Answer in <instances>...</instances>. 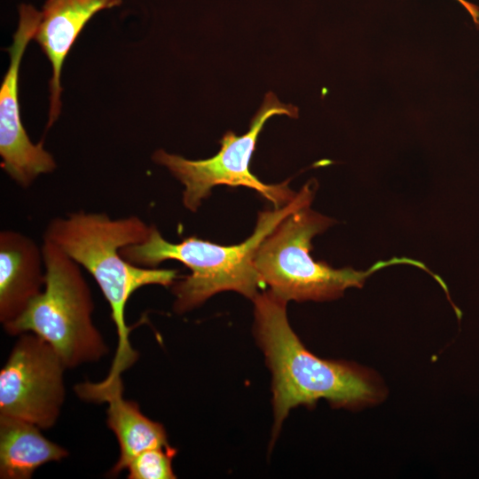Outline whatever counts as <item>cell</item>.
Here are the masks:
<instances>
[{
  "instance_id": "cell-12",
  "label": "cell",
  "mask_w": 479,
  "mask_h": 479,
  "mask_svg": "<svg viewBox=\"0 0 479 479\" xmlns=\"http://www.w3.org/2000/svg\"><path fill=\"white\" fill-rule=\"evenodd\" d=\"M28 421L0 415V478L29 479L41 466L68 456Z\"/></svg>"
},
{
  "instance_id": "cell-2",
  "label": "cell",
  "mask_w": 479,
  "mask_h": 479,
  "mask_svg": "<svg viewBox=\"0 0 479 479\" xmlns=\"http://www.w3.org/2000/svg\"><path fill=\"white\" fill-rule=\"evenodd\" d=\"M252 301L255 335L272 374V440L298 405L324 398L336 406L354 407L381 397L379 383L366 370L318 358L306 349L288 323L287 302L270 290Z\"/></svg>"
},
{
  "instance_id": "cell-8",
  "label": "cell",
  "mask_w": 479,
  "mask_h": 479,
  "mask_svg": "<svg viewBox=\"0 0 479 479\" xmlns=\"http://www.w3.org/2000/svg\"><path fill=\"white\" fill-rule=\"evenodd\" d=\"M39 11L29 4L19 6V22L8 49L9 67L0 87L1 167L19 185L27 188L42 174L52 172L57 165L43 148V141L34 144L23 126L19 102V72L27 46L34 38Z\"/></svg>"
},
{
  "instance_id": "cell-14",
  "label": "cell",
  "mask_w": 479,
  "mask_h": 479,
  "mask_svg": "<svg viewBox=\"0 0 479 479\" xmlns=\"http://www.w3.org/2000/svg\"><path fill=\"white\" fill-rule=\"evenodd\" d=\"M470 14L474 22L479 24V8L466 0H457Z\"/></svg>"
},
{
  "instance_id": "cell-5",
  "label": "cell",
  "mask_w": 479,
  "mask_h": 479,
  "mask_svg": "<svg viewBox=\"0 0 479 479\" xmlns=\"http://www.w3.org/2000/svg\"><path fill=\"white\" fill-rule=\"evenodd\" d=\"M45 285L26 310L4 327L10 335L32 333L47 342L67 368L97 362L108 349L92 321L94 302L81 266L43 240Z\"/></svg>"
},
{
  "instance_id": "cell-6",
  "label": "cell",
  "mask_w": 479,
  "mask_h": 479,
  "mask_svg": "<svg viewBox=\"0 0 479 479\" xmlns=\"http://www.w3.org/2000/svg\"><path fill=\"white\" fill-rule=\"evenodd\" d=\"M282 114L297 118L298 109L280 102L274 93L269 92L253 116L247 132L238 136L227 131L220 140V151L213 157L188 160L159 149L153 153V161L167 168L184 185L183 203L192 212L209 196L212 188L219 185L254 189L275 208H281L297 194L289 188V181L264 184L250 172L249 163L264 123L271 117Z\"/></svg>"
},
{
  "instance_id": "cell-11",
  "label": "cell",
  "mask_w": 479,
  "mask_h": 479,
  "mask_svg": "<svg viewBox=\"0 0 479 479\" xmlns=\"http://www.w3.org/2000/svg\"><path fill=\"white\" fill-rule=\"evenodd\" d=\"M43 247L13 230L0 232V322L15 321L43 290Z\"/></svg>"
},
{
  "instance_id": "cell-1",
  "label": "cell",
  "mask_w": 479,
  "mask_h": 479,
  "mask_svg": "<svg viewBox=\"0 0 479 479\" xmlns=\"http://www.w3.org/2000/svg\"><path fill=\"white\" fill-rule=\"evenodd\" d=\"M150 230L137 216L112 218L80 210L51 219L43 234V240L61 248L93 277L109 304L118 342L108 379L121 376L138 359L125 317L130 296L145 286L171 287L178 279L177 270L138 266L121 253L126 246L145 241Z\"/></svg>"
},
{
  "instance_id": "cell-7",
  "label": "cell",
  "mask_w": 479,
  "mask_h": 479,
  "mask_svg": "<svg viewBox=\"0 0 479 479\" xmlns=\"http://www.w3.org/2000/svg\"><path fill=\"white\" fill-rule=\"evenodd\" d=\"M0 372V415L48 429L65 400L64 370L55 349L32 333H23Z\"/></svg>"
},
{
  "instance_id": "cell-3",
  "label": "cell",
  "mask_w": 479,
  "mask_h": 479,
  "mask_svg": "<svg viewBox=\"0 0 479 479\" xmlns=\"http://www.w3.org/2000/svg\"><path fill=\"white\" fill-rule=\"evenodd\" d=\"M313 195L312 184L307 183L287 205L259 212L253 233L238 245L222 246L195 236L171 243L151 225L145 241L126 246L121 253L142 267L157 268L164 261L175 260L190 269V275L171 286L177 313L191 310L222 291H235L253 300L263 284L254 263L259 245L290 213L310 206Z\"/></svg>"
},
{
  "instance_id": "cell-4",
  "label": "cell",
  "mask_w": 479,
  "mask_h": 479,
  "mask_svg": "<svg viewBox=\"0 0 479 479\" xmlns=\"http://www.w3.org/2000/svg\"><path fill=\"white\" fill-rule=\"evenodd\" d=\"M334 220L302 207L286 216L259 245L254 258L263 284L288 302L326 301L338 298L349 287H361L375 271L389 265L424 264L407 258L376 263L367 271L334 269L311 255L312 238L326 231Z\"/></svg>"
},
{
  "instance_id": "cell-13",
  "label": "cell",
  "mask_w": 479,
  "mask_h": 479,
  "mask_svg": "<svg viewBox=\"0 0 479 479\" xmlns=\"http://www.w3.org/2000/svg\"><path fill=\"white\" fill-rule=\"evenodd\" d=\"M177 450L170 445L147 449L128 464L129 479H174L172 460Z\"/></svg>"
},
{
  "instance_id": "cell-10",
  "label": "cell",
  "mask_w": 479,
  "mask_h": 479,
  "mask_svg": "<svg viewBox=\"0 0 479 479\" xmlns=\"http://www.w3.org/2000/svg\"><path fill=\"white\" fill-rule=\"evenodd\" d=\"M75 390L81 399L108 404L106 423L120 447L119 459L109 475H119L140 452L169 445L163 426L144 415L137 403L122 397V377L111 381L82 382L75 387Z\"/></svg>"
},
{
  "instance_id": "cell-9",
  "label": "cell",
  "mask_w": 479,
  "mask_h": 479,
  "mask_svg": "<svg viewBox=\"0 0 479 479\" xmlns=\"http://www.w3.org/2000/svg\"><path fill=\"white\" fill-rule=\"evenodd\" d=\"M122 0H46L39 11L34 40L51 65L50 108L46 130L61 112V72L65 59L79 34L98 12L120 6Z\"/></svg>"
}]
</instances>
